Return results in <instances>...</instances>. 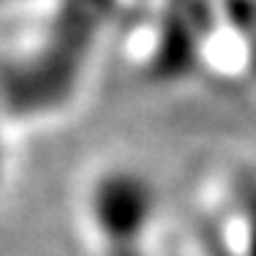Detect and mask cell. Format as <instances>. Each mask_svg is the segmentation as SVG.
I'll use <instances>...</instances> for the list:
<instances>
[{"mask_svg": "<svg viewBox=\"0 0 256 256\" xmlns=\"http://www.w3.org/2000/svg\"><path fill=\"white\" fill-rule=\"evenodd\" d=\"M172 210L161 180L123 153L90 161L71 196L82 256H172Z\"/></svg>", "mask_w": 256, "mask_h": 256, "instance_id": "1", "label": "cell"}, {"mask_svg": "<svg viewBox=\"0 0 256 256\" xmlns=\"http://www.w3.org/2000/svg\"><path fill=\"white\" fill-rule=\"evenodd\" d=\"M172 256H256V164L216 161L172 210Z\"/></svg>", "mask_w": 256, "mask_h": 256, "instance_id": "2", "label": "cell"}]
</instances>
